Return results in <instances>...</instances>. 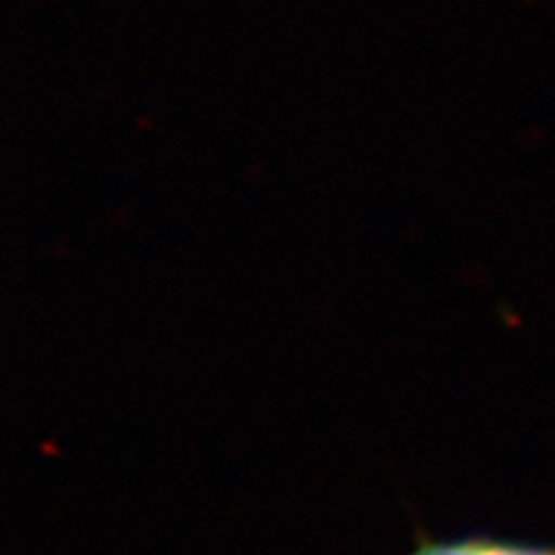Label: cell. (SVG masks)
Returning a JSON list of instances; mask_svg holds the SVG:
<instances>
[{
  "instance_id": "6da1fadb",
  "label": "cell",
  "mask_w": 555,
  "mask_h": 555,
  "mask_svg": "<svg viewBox=\"0 0 555 555\" xmlns=\"http://www.w3.org/2000/svg\"><path fill=\"white\" fill-rule=\"evenodd\" d=\"M408 555H555V546L500 540L491 534H465L456 540H430L428 534H420Z\"/></svg>"
}]
</instances>
